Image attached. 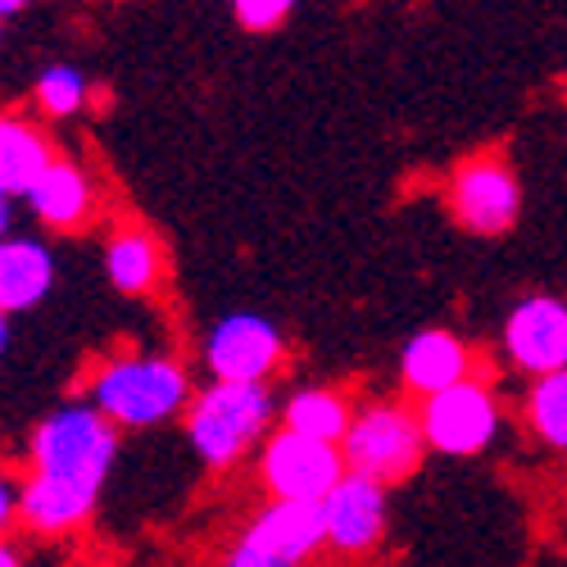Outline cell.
I'll list each match as a JSON object with an SVG mask.
<instances>
[{
	"label": "cell",
	"instance_id": "6da1fadb",
	"mask_svg": "<svg viewBox=\"0 0 567 567\" xmlns=\"http://www.w3.org/2000/svg\"><path fill=\"white\" fill-rule=\"evenodd\" d=\"M91 409L110 427H159L192 409V377L168 354H127L110 359L91 377Z\"/></svg>",
	"mask_w": 567,
	"mask_h": 567
},
{
	"label": "cell",
	"instance_id": "7a4b0ae2",
	"mask_svg": "<svg viewBox=\"0 0 567 567\" xmlns=\"http://www.w3.org/2000/svg\"><path fill=\"white\" fill-rule=\"evenodd\" d=\"M28 458H32V477L105 491L110 467L118 458V427H110L91 404H60L55 413L37 422Z\"/></svg>",
	"mask_w": 567,
	"mask_h": 567
},
{
	"label": "cell",
	"instance_id": "3957f363",
	"mask_svg": "<svg viewBox=\"0 0 567 567\" xmlns=\"http://www.w3.org/2000/svg\"><path fill=\"white\" fill-rule=\"evenodd\" d=\"M277 413V400L268 386H227L209 382L192 409H186V441L209 467H227L241 458Z\"/></svg>",
	"mask_w": 567,
	"mask_h": 567
},
{
	"label": "cell",
	"instance_id": "277c9868",
	"mask_svg": "<svg viewBox=\"0 0 567 567\" xmlns=\"http://www.w3.org/2000/svg\"><path fill=\"white\" fill-rule=\"evenodd\" d=\"M341 454H346V472L368 477L377 486H391L417 472L422 454H427V436H422L417 413L400 404H368L354 413Z\"/></svg>",
	"mask_w": 567,
	"mask_h": 567
},
{
	"label": "cell",
	"instance_id": "5b68a950",
	"mask_svg": "<svg viewBox=\"0 0 567 567\" xmlns=\"http://www.w3.org/2000/svg\"><path fill=\"white\" fill-rule=\"evenodd\" d=\"M327 545L322 504H268L236 536L223 567H300Z\"/></svg>",
	"mask_w": 567,
	"mask_h": 567
},
{
	"label": "cell",
	"instance_id": "8992f818",
	"mask_svg": "<svg viewBox=\"0 0 567 567\" xmlns=\"http://www.w3.org/2000/svg\"><path fill=\"white\" fill-rule=\"evenodd\" d=\"M259 477L277 504H322L346 482L341 445L305 441L296 432H272L259 454Z\"/></svg>",
	"mask_w": 567,
	"mask_h": 567
},
{
	"label": "cell",
	"instance_id": "52a82bcc",
	"mask_svg": "<svg viewBox=\"0 0 567 567\" xmlns=\"http://www.w3.org/2000/svg\"><path fill=\"white\" fill-rule=\"evenodd\" d=\"M281 354H287V341H281L277 322L250 309L218 318L205 337V368L214 372V382L227 386H268Z\"/></svg>",
	"mask_w": 567,
	"mask_h": 567
},
{
	"label": "cell",
	"instance_id": "ba28073f",
	"mask_svg": "<svg viewBox=\"0 0 567 567\" xmlns=\"http://www.w3.org/2000/svg\"><path fill=\"white\" fill-rule=\"evenodd\" d=\"M417 422L422 436H427V450L450 458H472L499 436V404L482 382L467 377V382L422 400Z\"/></svg>",
	"mask_w": 567,
	"mask_h": 567
},
{
	"label": "cell",
	"instance_id": "9c48e42d",
	"mask_svg": "<svg viewBox=\"0 0 567 567\" xmlns=\"http://www.w3.org/2000/svg\"><path fill=\"white\" fill-rule=\"evenodd\" d=\"M450 209L467 231L499 236L523 214V186H517L508 164H499L491 155L467 159L450 177Z\"/></svg>",
	"mask_w": 567,
	"mask_h": 567
},
{
	"label": "cell",
	"instance_id": "30bf717a",
	"mask_svg": "<svg viewBox=\"0 0 567 567\" xmlns=\"http://www.w3.org/2000/svg\"><path fill=\"white\" fill-rule=\"evenodd\" d=\"M504 354L513 359V368L532 372L536 382L567 372V300L558 296L517 300L504 322Z\"/></svg>",
	"mask_w": 567,
	"mask_h": 567
},
{
	"label": "cell",
	"instance_id": "8fae6325",
	"mask_svg": "<svg viewBox=\"0 0 567 567\" xmlns=\"http://www.w3.org/2000/svg\"><path fill=\"white\" fill-rule=\"evenodd\" d=\"M386 486H377L368 477L346 472V482L322 499V527L327 545L341 554H368L377 540L386 536Z\"/></svg>",
	"mask_w": 567,
	"mask_h": 567
},
{
	"label": "cell",
	"instance_id": "7c38bea8",
	"mask_svg": "<svg viewBox=\"0 0 567 567\" xmlns=\"http://www.w3.org/2000/svg\"><path fill=\"white\" fill-rule=\"evenodd\" d=\"M60 264L37 236H6L0 241V313H28L55 291Z\"/></svg>",
	"mask_w": 567,
	"mask_h": 567
},
{
	"label": "cell",
	"instance_id": "4fadbf2b",
	"mask_svg": "<svg viewBox=\"0 0 567 567\" xmlns=\"http://www.w3.org/2000/svg\"><path fill=\"white\" fill-rule=\"evenodd\" d=\"M467 368H472V354L458 337L450 332H417L404 354H400V377H404V386L417 391L422 400H432L458 382H467Z\"/></svg>",
	"mask_w": 567,
	"mask_h": 567
},
{
	"label": "cell",
	"instance_id": "5bb4252c",
	"mask_svg": "<svg viewBox=\"0 0 567 567\" xmlns=\"http://www.w3.org/2000/svg\"><path fill=\"white\" fill-rule=\"evenodd\" d=\"M96 499H101V491L55 482V477H28L23 482V499H19V517L41 536H64V532L86 523L91 508H96Z\"/></svg>",
	"mask_w": 567,
	"mask_h": 567
},
{
	"label": "cell",
	"instance_id": "9a60e30c",
	"mask_svg": "<svg viewBox=\"0 0 567 567\" xmlns=\"http://www.w3.org/2000/svg\"><path fill=\"white\" fill-rule=\"evenodd\" d=\"M23 200H28L32 218H37L41 227L73 231V227H82L86 214H91V182H86V173H82L78 164L55 159L51 168L37 177V186H32Z\"/></svg>",
	"mask_w": 567,
	"mask_h": 567
},
{
	"label": "cell",
	"instance_id": "2e32d148",
	"mask_svg": "<svg viewBox=\"0 0 567 567\" xmlns=\"http://www.w3.org/2000/svg\"><path fill=\"white\" fill-rule=\"evenodd\" d=\"M55 164L45 136L23 118H0V196H28L37 177Z\"/></svg>",
	"mask_w": 567,
	"mask_h": 567
},
{
	"label": "cell",
	"instance_id": "e0dca14e",
	"mask_svg": "<svg viewBox=\"0 0 567 567\" xmlns=\"http://www.w3.org/2000/svg\"><path fill=\"white\" fill-rule=\"evenodd\" d=\"M350 404L346 395L327 391V386H309V391H296L287 404H281V432H296L305 441H322V445H341L346 432H350Z\"/></svg>",
	"mask_w": 567,
	"mask_h": 567
},
{
	"label": "cell",
	"instance_id": "ac0fdd59",
	"mask_svg": "<svg viewBox=\"0 0 567 567\" xmlns=\"http://www.w3.org/2000/svg\"><path fill=\"white\" fill-rule=\"evenodd\" d=\"M105 277L123 296H146L159 281V250H155L151 236L136 231V227L114 231L110 246H105Z\"/></svg>",
	"mask_w": 567,
	"mask_h": 567
},
{
	"label": "cell",
	"instance_id": "d6986e66",
	"mask_svg": "<svg viewBox=\"0 0 567 567\" xmlns=\"http://www.w3.org/2000/svg\"><path fill=\"white\" fill-rule=\"evenodd\" d=\"M527 422L532 432L549 445V450H563L567 454V372H554V377H540L527 395Z\"/></svg>",
	"mask_w": 567,
	"mask_h": 567
},
{
	"label": "cell",
	"instance_id": "ffe728a7",
	"mask_svg": "<svg viewBox=\"0 0 567 567\" xmlns=\"http://www.w3.org/2000/svg\"><path fill=\"white\" fill-rule=\"evenodd\" d=\"M91 96V82L78 64H51V69H41L37 78V91H32V101L41 114H51V118H69L86 105Z\"/></svg>",
	"mask_w": 567,
	"mask_h": 567
},
{
	"label": "cell",
	"instance_id": "44dd1931",
	"mask_svg": "<svg viewBox=\"0 0 567 567\" xmlns=\"http://www.w3.org/2000/svg\"><path fill=\"white\" fill-rule=\"evenodd\" d=\"M291 14H296L291 0H236L231 6V19L246 32H277Z\"/></svg>",
	"mask_w": 567,
	"mask_h": 567
},
{
	"label": "cell",
	"instance_id": "7402d4cb",
	"mask_svg": "<svg viewBox=\"0 0 567 567\" xmlns=\"http://www.w3.org/2000/svg\"><path fill=\"white\" fill-rule=\"evenodd\" d=\"M19 499H23V482H14L6 467H0V536H6L14 527L19 517Z\"/></svg>",
	"mask_w": 567,
	"mask_h": 567
},
{
	"label": "cell",
	"instance_id": "603a6c76",
	"mask_svg": "<svg viewBox=\"0 0 567 567\" xmlns=\"http://www.w3.org/2000/svg\"><path fill=\"white\" fill-rule=\"evenodd\" d=\"M28 6H23V0H0V23H10V19H19Z\"/></svg>",
	"mask_w": 567,
	"mask_h": 567
},
{
	"label": "cell",
	"instance_id": "cb8c5ba5",
	"mask_svg": "<svg viewBox=\"0 0 567 567\" xmlns=\"http://www.w3.org/2000/svg\"><path fill=\"white\" fill-rule=\"evenodd\" d=\"M0 567H23V558H19V549L10 540H0Z\"/></svg>",
	"mask_w": 567,
	"mask_h": 567
},
{
	"label": "cell",
	"instance_id": "d4e9b609",
	"mask_svg": "<svg viewBox=\"0 0 567 567\" xmlns=\"http://www.w3.org/2000/svg\"><path fill=\"white\" fill-rule=\"evenodd\" d=\"M10 218H14V209H10V196H0V241L10 236Z\"/></svg>",
	"mask_w": 567,
	"mask_h": 567
},
{
	"label": "cell",
	"instance_id": "484cf974",
	"mask_svg": "<svg viewBox=\"0 0 567 567\" xmlns=\"http://www.w3.org/2000/svg\"><path fill=\"white\" fill-rule=\"evenodd\" d=\"M10 350V313H0V354Z\"/></svg>",
	"mask_w": 567,
	"mask_h": 567
},
{
	"label": "cell",
	"instance_id": "4316f807",
	"mask_svg": "<svg viewBox=\"0 0 567 567\" xmlns=\"http://www.w3.org/2000/svg\"><path fill=\"white\" fill-rule=\"evenodd\" d=\"M0 37H6V23H0Z\"/></svg>",
	"mask_w": 567,
	"mask_h": 567
}]
</instances>
